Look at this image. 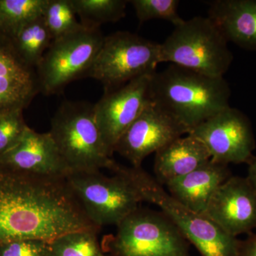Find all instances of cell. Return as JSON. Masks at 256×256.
<instances>
[{
  "label": "cell",
  "instance_id": "obj_15",
  "mask_svg": "<svg viewBox=\"0 0 256 256\" xmlns=\"http://www.w3.org/2000/svg\"><path fill=\"white\" fill-rule=\"evenodd\" d=\"M40 92L36 69L24 62L0 32V116L23 110Z\"/></svg>",
  "mask_w": 256,
  "mask_h": 256
},
{
  "label": "cell",
  "instance_id": "obj_14",
  "mask_svg": "<svg viewBox=\"0 0 256 256\" xmlns=\"http://www.w3.org/2000/svg\"><path fill=\"white\" fill-rule=\"evenodd\" d=\"M0 168L28 176L67 178L72 173L50 132L28 128L11 149L0 156Z\"/></svg>",
  "mask_w": 256,
  "mask_h": 256
},
{
  "label": "cell",
  "instance_id": "obj_2",
  "mask_svg": "<svg viewBox=\"0 0 256 256\" xmlns=\"http://www.w3.org/2000/svg\"><path fill=\"white\" fill-rule=\"evenodd\" d=\"M149 97L152 104L190 132L230 106V89L224 77L208 76L171 64L152 75Z\"/></svg>",
  "mask_w": 256,
  "mask_h": 256
},
{
  "label": "cell",
  "instance_id": "obj_5",
  "mask_svg": "<svg viewBox=\"0 0 256 256\" xmlns=\"http://www.w3.org/2000/svg\"><path fill=\"white\" fill-rule=\"evenodd\" d=\"M160 44V63L190 69L212 77H224L234 56L228 42L208 16H195L174 26Z\"/></svg>",
  "mask_w": 256,
  "mask_h": 256
},
{
  "label": "cell",
  "instance_id": "obj_1",
  "mask_svg": "<svg viewBox=\"0 0 256 256\" xmlns=\"http://www.w3.org/2000/svg\"><path fill=\"white\" fill-rule=\"evenodd\" d=\"M88 229L100 228L88 217L67 178L28 176L0 168V244L50 242Z\"/></svg>",
  "mask_w": 256,
  "mask_h": 256
},
{
  "label": "cell",
  "instance_id": "obj_11",
  "mask_svg": "<svg viewBox=\"0 0 256 256\" xmlns=\"http://www.w3.org/2000/svg\"><path fill=\"white\" fill-rule=\"evenodd\" d=\"M152 75L142 76L118 88L105 92L94 105L96 122L110 156L120 138L149 102Z\"/></svg>",
  "mask_w": 256,
  "mask_h": 256
},
{
  "label": "cell",
  "instance_id": "obj_9",
  "mask_svg": "<svg viewBox=\"0 0 256 256\" xmlns=\"http://www.w3.org/2000/svg\"><path fill=\"white\" fill-rule=\"evenodd\" d=\"M160 44L129 32L105 37L104 44L88 77L98 80L105 92L156 72Z\"/></svg>",
  "mask_w": 256,
  "mask_h": 256
},
{
  "label": "cell",
  "instance_id": "obj_7",
  "mask_svg": "<svg viewBox=\"0 0 256 256\" xmlns=\"http://www.w3.org/2000/svg\"><path fill=\"white\" fill-rule=\"evenodd\" d=\"M105 37L100 28L82 26L54 40L36 68L40 92L60 94L70 82L88 77Z\"/></svg>",
  "mask_w": 256,
  "mask_h": 256
},
{
  "label": "cell",
  "instance_id": "obj_4",
  "mask_svg": "<svg viewBox=\"0 0 256 256\" xmlns=\"http://www.w3.org/2000/svg\"><path fill=\"white\" fill-rule=\"evenodd\" d=\"M48 132L72 173L111 171L117 164L102 141L94 105L65 101L50 120Z\"/></svg>",
  "mask_w": 256,
  "mask_h": 256
},
{
  "label": "cell",
  "instance_id": "obj_28",
  "mask_svg": "<svg viewBox=\"0 0 256 256\" xmlns=\"http://www.w3.org/2000/svg\"><path fill=\"white\" fill-rule=\"evenodd\" d=\"M248 165V172L246 178L256 192V156Z\"/></svg>",
  "mask_w": 256,
  "mask_h": 256
},
{
  "label": "cell",
  "instance_id": "obj_16",
  "mask_svg": "<svg viewBox=\"0 0 256 256\" xmlns=\"http://www.w3.org/2000/svg\"><path fill=\"white\" fill-rule=\"evenodd\" d=\"M232 176L228 165L210 160L165 186L175 200L194 212L204 214L216 190Z\"/></svg>",
  "mask_w": 256,
  "mask_h": 256
},
{
  "label": "cell",
  "instance_id": "obj_8",
  "mask_svg": "<svg viewBox=\"0 0 256 256\" xmlns=\"http://www.w3.org/2000/svg\"><path fill=\"white\" fill-rule=\"evenodd\" d=\"M109 242L116 256H190V242L161 210L138 208Z\"/></svg>",
  "mask_w": 256,
  "mask_h": 256
},
{
  "label": "cell",
  "instance_id": "obj_19",
  "mask_svg": "<svg viewBox=\"0 0 256 256\" xmlns=\"http://www.w3.org/2000/svg\"><path fill=\"white\" fill-rule=\"evenodd\" d=\"M10 40L24 62L35 69L53 42L43 16L24 25Z\"/></svg>",
  "mask_w": 256,
  "mask_h": 256
},
{
  "label": "cell",
  "instance_id": "obj_23",
  "mask_svg": "<svg viewBox=\"0 0 256 256\" xmlns=\"http://www.w3.org/2000/svg\"><path fill=\"white\" fill-rule=\"evenodd\" d=\"M76 16L72 0H48L42 16L54 41L82 28Z\"/></svg>",
  "mask_w": 256,
  "mask_h": 256
},
{
  "label": "cell",
  "instance_id": "obj_22",
  "mask_svg": "<svg viewBox=\"0 0 256 256\" xmlns=\"http://www.w3.org/2000/svg\"><path fill=\"white\" fill-rule=\"evenodd\" d=\"M97 229L78 230L50 242L48 256H106L99 245Z\"/></svg>",
  "mask_w": 256,
  "mask_h": 256
},
{
  "label": "cell",
  "instance_id": "obj_20",
  "mask_svg": "<svg viewBox=\"0 0 256 256\" xmlns=\"http://www.w3.org/2000/svg\"><path fill=\"white\" fill-rule=\"evenodd\" d=\"M48 0H0V32L11 38L22 28L43 16Z\"/></svg>",
  "mask_w": 256,
  "mask_h": 256
},
{
  "label": "cell",
  "instance_id": "obj_25",
  "mask_svg": "<svg viewBox=\"0 0 256 256\" xmlns=\"http://www.w3.org/2000/svg\"><path fill=\"white\" fill-rule=\"evenodd\" d=\"M28 128L23 120L22 110L0 116V156L16 144Z\"/></svg>",
  "mask_w": 256,
  "mask_h": 256
},
{
  "label": "cell",
  "instance_id": "obj_17",
  "mask_svg": "<svg viewBox=\"0 0 256 256\" xmlns=\"http://www.w3.org/2000/svg\"><path fill=\"white\" fill-rule=\"evenodd\" d=\"M208 16L228 42L246 50H256V0L210 2Z\"/></svg>",
  "mask_w": 256,
  "mask_h": 256
},
{
  "label": "cell",
  "instance_id": "obj_6",
  "mask_svg": "<svg viewBox=\"0 0 256 256\" xmlns=\"http://www.w3.org/2000/svg\"><path fill=\"white\" fill-rule=\"evenodd\" d=\"M111 172L112 176L95 171L73 172L67 178L88 217L100 228L117 226L143 202L137 188L122 172L120 164L118 163Z\"/></svg>",
  "mask_w": 256,
  "mask_h": 256
},
{
  "label": "cell",
  "instance_id": "obj_12",
  "mask_svg": "<svg viewBox=\"0 0 256 256\" xmlns=\"http://www.w3.org/2000/svg\"><path fill=\"white\" fill-rule=\"evenodd\" d=\"M188 132V128L149 100L120 138L114 152L128 160L131 166L140 168L146 156Z\"/></svg>",
  "mask_w": 256,
  "mask_h": 256
},
{
  "label": "cell",
  "instance_id": "obj_24",
  "mask_svg": "<svg viewBox=\"0 0 256 256\" xmlns=\"http://www.w3.org/2000/svg\"><path fill=\"white\" fill-rule=\"evenodd\" d=\"M136 16L141 24L152 20H162L178 26L184 21L178 13V0H131Z\"/></svg>",
  "mask_w": 256,
  "mask_h": 256
},
{
  "label": "cell",
  "instance_id": "obj_3",
  "mask_svg": "<svg viewBox=\"0 0 256 256\" xmlns=\"http://www.w3.org/2000/svg\"><path fill=\"white\" fill-rule=\"evenodd\" d=\"M143 202L156 205L178 227L202 256H237L240 240L224 232L203 214L194 212L173 198L142 166H121Z\"/></svg>",
  "mask_w": 256,
  "mask_h": 256
},
{
  "label": "cell",
  "instance_id": "obj_10",
  "mask_svg": "<svg viewBox=\"0 0 256 256\" xmlns=\"http://www.w3.org/2000/svg\"><path fill=\"white\" fill-rule=\"evenodd\" d=\"M216 162L249 164L256 144L252 122L242 111L228 106L192 129Z\"/></svg>",
  "mask_w": 256,
  "mask_h": 256
},
{
  "label": "cell",
  "instance_id": "obj_13",
  "mask_svg": "<svg viewBox=\"0 0 256 256\" xmlns=\"http://www.w3.org/2000/svg\"><path fill=\"white\" fill-rule=\"evenodd\" d=\"M237 237L256 230V192L246 178L232 175L216 190L204 214Z\"/></svg>",
  "mask_w": 256,
  "mask_h": 256
},
{
  "label": "cell",
  "instance_id": "obj_26",
  "mask_svg": "<svg viewBox=\"0 0 256 256\" xmlns=\"http://www.w3.org/2000/svg\"><path fill=\"white\" fill-rule=\"evenodd\" d=\"M50 242L38 240H15L0 244V256H48Z\"/></svg>",
  "mask_w": 256,
  "mask_h": 256
},
{
  "label": "cell",
  "instance_id": "obj_21",
  "mask_svg": "<svg viewBox=\"0 0 256 256\" xmlns=\"http://www.w3.org/2000/svg\"><path fill=\"white\" fill-rule=\"evenodd\" d=\"M82 26L100 28L106 23L117 22L126 15V0H72Z\"/></svg>",
  "mask_w": 256,
  "mask_h": 256
},
{
  "label": "cell",
  "instance_id": "obj_18",
  "mask_svg": "<svg viewBox=\"0 0 256 256\" xmlns=\"http://www.w3.org/2000/svg\"><path fill=\"white\" fill-rule=\"evenodd\" d=\"M210 160V153L204 144L194 136L188 134L176 138L156 152L154 178L165 186Z\"/></svg>",
  "mask_w": 256,
  "mask_h": 256
},
{
  "label": "cell",
  "instance_id": "obj_27",
  "mask_svg": "<svg viewBox=\"0 0 256 256\" xmlns=\"http://www.w3.org/2000/svg\"><path fill=\"white\" fill-rule=\"evenodd\" d=\"M237 256H256V234H249L246 240H240Z\"/></svg>",
  "mask_w": 256,
  "mask_h": 256
}]
</instances>
